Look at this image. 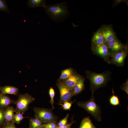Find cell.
<instances>
[{
	"mask_svg": "<svg viewBox=\"0 0 128 128\" xmlns=\"http://www.w3.org/2000/svg\"><path fill=\"white\" fill-rule=\"evenodd\" d=\"M74 102L65 101L62 103L58 104L62 106L61 107L65 110H69L72 105V104Z\"/></svg>",
	"mask_w": 128,
	"mask_h": 128,
	"instance_id": "cell-24",
	"label": "cell"
},
{
	"mask_svg": "<svg viewBox=\"0 0 128 128\" xmlns=\"http://www.w3.org/2000/svg\"><path fill=\"white\" fill-rule=\"evenodd\" d=\"M0 128H1L0 127Z\"/></svg>",
	"mask_w": 128,
	"mask_h": 128,
	"instance_id": "cell-35",
	"label": "cell"
},
{
	"mask_svg": "<svg viewBox=\"0 0 128 128\" xmlns=\"http://www.w3.org/2000/svg\"><path fill=\"white\" fill-rule=\"evenodd\" d=\"M45 11L49 17L56 23H59L65 20L70 13L66 1L46 5Z\"/></svg>",
	"mask_w": 128,
	"mask_h": 128,
	"instance_id": "cell-1",
	"label": "cell"
},
{
	"mask_svg": "<svg viewBox=\"0 0 128 128\" xmlns=\"http://www.w3.org/2000/svg\"><path fill=\"white\" fill-rule=\"evenodd\" d=\"M5 110L0 106V126L4 123L5 120Z\"/></svg>",
	"mask_w": 128,
	"mask_h": 128,
	"instance_id": "cell-28",
	"label": "cell"
},
{
	"mask_svg": "<svg viewBox=\"0 0 128 128\" xmlns=\"http://www.w3.org/2000/svg\"><path fill=\"white\" fill-rule=\"evenodd\" d=\"M84 78L82 76L79 80L73 87V96L80 93L84 90Z\"/></svg>",
	"mask_w": 128,
	"mask_h": 128,
	"instance_id": "cell-15",
	"label": "cell"
},
{
	"mask_svg": "<svg viewBox=\"0 0 128 128\" xmlns=\"http://www.w3.org/2000/svg\"><path fill=\"white\" fill-rule=\"evenodd\" d=\"M0 94L5 95L9 94L17 95L18 89L16 87L11 86H5L1 87Z\"/></svg>",
	"mask_w": 128,
	"mask_h": 128,
	"instance_id": "cell-14",
	"label": "cell"
},
{
	"mask_svg": "<svg viewBox=\"0 0 128 128\" xmlns=\"http://www.w3.org/2000/svg\"><path fill=\"white\" fill-rule=\"evenodd\" d=\"M16 112L15 109L11 106L7 107L5 111V123L13 121L14 112Z\"/></svg>",
	"mask_w": 128,
	"mask_h": 128,
	"instance_id": "cell-13",
	"label": "cell"
},
{
	"mask_svg": "<svg viewBox=\"0 0 128 128\" xmlns=\"http://www.w3.org/2000/svg\"><path fill=\"white\" fill-rule=\"evenodd\" d=\"M79 128H96L89 117L84 118L82 120Z\"/></svg>",
	"mask_w": 128,
	"mask_h": 128,
	"instance_id": "cell-18",
	"label": "cell"
},
{
	"mask_svg": "<svg viewBox=\"0 0 128 128\" xmlns=\"http://www.w3.org/2000/svg\"><path fill=\"white\" fill-rule=\"evenodd\" d=\"M103 27L104 25H102L94 33L91 40V46H97L105 43L103 32Z\"/></svg>",
	"mask_w": 128,
	"mask_h": 128,
	"instance_id": "cell-10",
	"label": "cell"
},
{
	"mask_svg": "<svg viewBox=\"0 0 128 128\" xmlns=\"http://www.w3.org/2000/svg\"><path fill=\"white\" fill-rule=\"evenodd\" d=\"M35 98L27 94H19L18 99L15 101L16 112H22L23 114L28 109L29 105L35 101Z\"/></svg>",
	"mask_w": 128,
	"mask_h": 128,
	"instance_id": "cell-5",
	"label": "cell"
},
{
	"mask_svg": "<svg viewBox=\"0 0 128 128\" xmlns=\"http://www.w3.org/2000/svg\"><path fill=\"white\" fill-rule=\"evenodd\" d=\"M49 93L50 97V102L52 105V109H54L55 108L54 106V98L55 96V92L53 87H50L49 90Z\"/></svg>",
	"mask_w": 128,
	"mask_h": 128,
	"instance_id": "cell-23",
	"label": "cell"
},
{
	"mask_svg": "<svg viewBox=\"0 0 128 128\" xmlns=\"http://www.w3.org/2000/svg\"><path fill=\"white\" fill-rule=\"evenodd\" d=\"M0 87H1L0 86Z\"/></svg>",
	"mask_w": 128,
	"mask_h": 128,
	"instance_id": "cell-32",
	"label": "cell"
},
{
	"mask_svg": "<svg viewBox=\"0 0 128 128\" xmlns=\"http://www.w3.org/2000/svg\"><path fill=\"white\" fill-rule=\"evenodd\" d=\"M14 101L7 95L0 94V106L2 108L7 107Z\"/></svg>",
	"mask_w": 128,
	"mask_h": 128,
	"instance_id": "cell-17",
	"label": "cell"
},
{
	"mask_svg": "<svg viewBox=\"0 0 128 128\" xmlns=\"http://www.w3.org/2000/svg\"><path fill=\"white\" fill-rule=\"evenodd\" d=\"M46 0H29L27 4L30 8H36L42 7L45 8L46 5Z\"/></svg>",
	"mask_w": 128,
	"mask_h": 128,
	"instance_id": "cell-16",
	"label": "cell"
},
{
	"mask_svg": "<svg viewBox=\"0 0 128 128\" xmlns=\"http://www.w3.org/2000/svg\"><path fill=\"white\" fill-rule=\"evenodd\" d=\"M43 124V123L38 119L35 118L29 120V127L31 128H39Z\"/></svg>",
	"mask_w": 128,
	"mask_h": 128,
	"instance_id": "cell-20",
	"label": "cell"
},
{
	"mask_svg": "<svg viewBox=\"0 0 128 128\" xmlns=\"http://www.w3.org/2000/svg\"><path fill=\"white\" fill-rule=\"evenodd\" d=\"M69 128H70V127H69Z\"/></svg>",
	"mask_w": 128,
	"mask_h": 128,
	"instance_id": "cell-34",
	"label": "cell"
},
{
	"mask_svg": "<svg viewBox=\"0 0 128 128\" xmlns=\"http://www.w3.org/2000/svg\"><path fill=\"white\" fill-rule=\"evenodd\" d=\"M82 77L73 72V74L68 78L62 80L59 82L73 90L74 86Z\"/></svg>",
	"mask_w": 128,
	"mask_h": 128,
	"instance_id": "cell-11",
	"label": "cell"
},
{
	"mask_svg": "<svg viewBox=\"0 0 128 128\" xmlns=\"http://www.w3.org/2000/svg\"><path fill=\"white\" fill-rule=\"evenodd\" d=\"M29 128H30V127H29Z\"/></svg>",
	"mask_w": 128,
	"mask_h": 128,
	"instance_id": "cell-33",
	"label": "cell"
},
{
	"mask_svg": "<svg viewBox=\"0 0 128 128\" xmlns=\"http://www.w3.org/2000/svg\"><path fill=\"white\" fill-rule=\"evenodd\" d=\"M120 88L127 94H128V80L127 79L126 82L120 87Z\"/></svg>",
	"mask_w": 128,
	"mask_h": 128,
	"instance_id": "cell-29",
	"label": "cell"
},
{
	"mask_svg": "<svg viewBox=\"0 0 128 128\" xmlns=\"http://www.w3.org/2000/svg\"><path fill=\"white\" fill-rule=\"evenodd\" d=\"M0 11H4L8 13L9 12L5 0H0Z\"/></svg>",
	"mask_w": 128,
	"mask_h": 128,
	"instance_id": "cell-26",
	"label": "cell"
},
{
	"mask_svg": "<svg viewBox=\"0 0 128 128\" xmlns=\"http://www.w3.org/2000/svg\"><path fill=\"white\" fill-rule=\"evenodd\" d=\"M56 122H52L43 124L39 128H57Z\"/></svg>",
	"mask_w": 128,
	"mask_h": 128,
	"instance_id": "cell-25",
	"label": "cell"
},
{
	"mask_svg": "<svg viewBox=\"0 0 128 128\" xmlns=\"http://www.w3.org/2000/svg\"><path fill=\"white\" fill-rule=\"evenodd\" d=\"M93 53L103 59L109 64H110L111 53L107 44L105 43L97 45L91 46Z\"/></svg>",
	"mask_w": 128,
	"mask_h": 128,
	"instance_id": "cell-6",
	"label": "cell"
},
{
	"mask_svg": "<svg viewBox=\"0 0 128 128\" xmlns=\"http://www.w3.org/2000/svg\"><path fill=\"white\" fill-rule=\"evenodd\" d=\"M56 85L59 89L60 93L59 103H62L67 101H71V97L73 96V90L60 82H57Z\"/></svg>",
	"mask_w": 128,
	"mask_h": 128,
	"instance_id": "cell-7",
	"label": "cell"
},
{
	"mask_svg": "<svg viewBox=\"0 0 128 128\" xmlns=\"http://www.w3.org/2000/svg\"><path fill=\"white\" fill-rule=\"evenodd\" d=\"M24 118L25 117L23 116V114L21 113V112L17 111L14 114L13 121L14 123L19 124Z\"/></svg>",
	"mask_w": 128,
	"mask_h": 128,
	"instance_id": "cell-22",
	"label": "cell"
},
{
	"mask_svg": "<svg viewBox=\"0 0 128 128\" xmlns=\"http://www.w3.org/2000/svg\"><path fill=\"white\" fill-rule=\"evenodd\" d=\"M73 119H72V121L70 123L67 124L62 127H58L57 128H69V127H70L72 125V124L74 122Z\"/></svg>",
	"mask_w": 128,
	"mask_h": 128,
	"instance_id": "cell-31",
	"label": "cell"
},
{
	"mask_svg": "<svg viewBox=\"0 0 128 128\" xmlns=\"http://www.w3.org/2000/svg\"><path fill=\"white\" fill-rule=\"evenodd\" d=\"M103 32L105 42L106 44L117 37L110 25H104Z\"/></svg>",
	"mask_w": 128,
	"mask_h": 128,
	"instance_id": "cell-12",
	"label": "cell"
},
{
	"mask_svg": "<svg viewBox=\"0 0 128 128\" xmlns=\"http://www.w3.org/2000/svg\"><path fill=\"white\" fill-rule=\"evenodd\" d=\"M77 105L90 114L97 121H100L101 119L100 106L96 103L94 93H92L91 98L85 102L78 101Z\"/></svg>",
	"mask_w": 128,
	"mask_h": 128,
	"instance_id": "cell-3",
	"label": "cell"
},
{
	"mask_svg": "<svg viewBox=\"0 0 128 128\" xmlns=\"http://www.w3.org/2000/svg\"><path fill=\"white\" fill-rule=\"evenodd\" d=\"M110 51L111 55L124 49L128 44H123L116 37L107 44Z\"/></svg>",
	"mask_w": 128,
	"mask_h": 128,
	"instance_id": "cell-9",
	"label": "cell"
},
{
	"mask_svg": "<svg viewBox=\"0 0 128 128\" xmlns=\"http://www.w3.org/2000/svg\"><path fill=\"white\" fill-rule=\"evenodd\" d=\"M73 72L71 68L62 70L60 76L57 81L59 82L62 80L68 78L73 74Z\"/></svg>",
	"mask_w": 128,
	"mask_h": 128,
	"instance_id": "cell-19",
	"label": "cell"
},
{
	"mask_svg": "<svg viewBox=\"0 0 128 128\" xmlns=\"http://www.w3.org/2000/svg\"><path fill=\"white\" fill-rule=\"evenodd\" d=\"M85 72L86 77L90 81V89L92 93L106 86L110 79L111 73L109 71L100 73L88 70H86Z\"/></svg>",
	"mask_w": 128,
	"mask_h": 128,
	"instance_id": "cell-2",
	"label": "cell"
},
{
	"mask_svg": "<svg viewBox=\"0 0 128 128\" xmlns=\"http://www.w3.org/2000/svg\"><path fill=\"white\" fill-rule=\"evenodd\" d=\"M33 111L35 118L39 119L43 123H47L56 121L57 118L51 109L35 107L33 108Z\"/></svg>",
	"mask_w": 128,
	"mask_h": 128,
	"instance_id": "cell-4",
	"label": "cell"
},
{
	"mask_svg": "<svg viewBox=\"0 0 128 128\" xmlns=\"http://www.w3.org/2000/svg\"><path fill=\"white\" fill-rule=\"evenodd\" d=\"M112 92L113 95L110 97L109 100L110 104L113 106L119 105L120 101L118 96L114 95L113 90Z\"/></svg>",
	"mask_w": 128,
	"mask_h": 128,
	"instance_id": "cell-21",
	"label": "cell"
},
{
	"mask_svg": "<svg viewBox=\"0 0 128 128\" xmlns=\"http://www.w3.org/2000/svg\"><path fill=\"white\" fill-rule=\"evenodd\" d=\"M69 116V115L68 114L64 118L60 120L57 124L58 127H62L67 124Z\"/></svg>",
	"mask_w": 128,
	"mask_h": 128,
	"instance_id": "cell-27",
	"label": "cell"
},
{
	"mask_svg": "<svg viewBox=\"0 0 128 128\" xmlns=\"http://www.w3.org/2000/svg\"><path fill=\"white\" fill-rule=\"evenodd\" d=\"M2 128H17L14 121L9 122L5 123Z\"/></svg>",
	"mask_w": 128,
	"mask_h": 128,
	"instance_id": "cell-30",
	"label": "cell"
},
{
	"mask_svg": "<svg viewBox=\"0 0 128 128\" xmlns=\"http://www.w3.org/2000/svg\"><path fill=\"white\" fill-rule=\"evenodd\" d=\"M128 52V46L124 50L111 55L110 64L118 67H122L124 64L125 59Z\"/></svg>",
	"mask_w": 128,
	"mask_h": 128,
	"instance_id": "cell-8",
	"label": "cell"
}]
</instances>
